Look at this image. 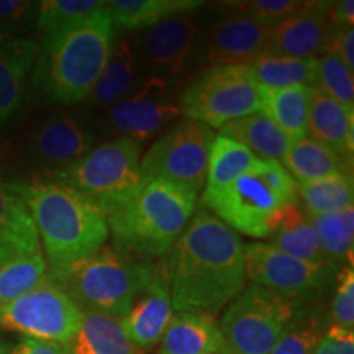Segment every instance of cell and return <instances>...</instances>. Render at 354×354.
<instances>
[{
	"label": "cell",
	"instance_id": "f546056e",
	"mask_svg": "<svg viewBox=\"0 0 354 354\" xmlns=\"http://www.w3.org/2000/svg\"><path fill=\"white\" fill-rule=\"evenodd\" d=\"M256 81L264 88L315 87L317 57H290L264 53L251 64Z\"/></svg>",
	"mask_w": 354,
	"mask_h": 354
},
{
	"label": "cell",
	"instance_id": "ba28073f",
	"mask_svg": "<svg viewBox=\"0 0 354 354\" xmlns=\"http://www.w3.org/2000/svg\"><path fill=\"white\" fill-rule=\"evenodd\" d=\"M305 300L250 286L233 299L218 323L228 354H271Z\"/></svg>",
	"mask_w": 354,
	"mask_h": 354
},
{
	"label": "cell",
	"instance_id": "e0dca14e",
	"mask_svg": "<svg viewBox=\"0 0 354 354\" xmlns=\"http://www.w3.org/2000/svg\"><path fill=\"white\" fill-rule=\"evenodd\" d=\"M330 2H317L269 28V53L290 57H318L326 50L331 25L326 17Z\"/></svg>",
	"mask_w": 354,
	"mask_h": 354
},
{
	"label": "cell",
	"instance_id": "603a6c76",
	"mask_svg": "<svg viewBox=\"0 0 354 354\" xmlns=\"http://www.w3.org/2000/svg\"><path fill=\"white\" fill-rule=\"evenodd\" d=\"M281 165L289 171L295 183H310L331 176L351 174L353 158L313 138H304L292 141Z\"/></svg>",
	"mask_w": 354,
	"mask_h": 354
},
{
	"label": "cell",
	"instance_id": "f35d334b",
	"mask_svg": "<svg viewBox=\"0 0 354 354\" xmlns=\"http://www.w3.org/2000/svg\"><path fill=\"white\" fill-rule=\"evenodd\" d=\"M330 323L346 330L354 328V272L351 266H346L338 277V287L331 302Z\"/></svg>",
	"mask_w": 354,
	"mask_h": 354
},
{
	"label": "cell",
	"instance_id": "277c9868",
	"mask_svg": "<svg viewBox=\"0 0 354 354\" xmlns=\"http://www.w3.org/2000/svg\"><path fill=\"white\" fill-rule=\"evenodd\" d=\"M197 196L166 180H140L125 201L107 212L113 246L141 259L162 258L183 234Z\"/></svg>",
	"mask_w": 354,
	"mask_h": 354
},
{
	"label": "cell",
	"instance_id": "74e56055",
	"mask_svg": "<svg viewBox=\"0 0 354 354\" xmlns=\"http://www.w3.org/2000/svg\"><path fill=\"white\" fill-rule=\"evenodd\" d=\"M312 0H251V2H232L230 7L241 15L254 20L256 24L271 28L279 21L307 12L315 6Z\"/></svg>",
	"mask_w": 354,
	"mask_h": 354
},
{
	"label": "cell",
	"instance_id": "7c38bea8",
	"mask_svg": "<svg viewBox=\"0 0 354 354\" xmlns=\"http://www.w3.org/2000/svg\"><path fill=\"white\" fill-rule=\"evenodd\" d=\"M179 95L176 81L159 76L145 77L120 102L109 107V127L123 138H151L180 117Z\"/></svg>",
	"mask_w": 354,
	"mask_h": 354
},
{
	"label": "cell",
	"instance_id": "83f0119b",
	"mask_svg": "<svg viewBox=\"0 0 354 354\" xmlns=\"http://www.w3.org/2000/svg\"><path fill=\"white\" fill-rule=\"evenodd\" d=\"M271 245L282 253L294 256V258L310 261V263L325 264L336 269L330 259L326 258L325 251L322 250L315 230L307 218V214L300 210L299 203L289 205L282 212L281 220L276 232L272 234Z\"/></svg>",
	"mask_w": 354,
	"mask_h": 354
},
{
	"label": "cell",
	"instance_id": "60d3db41",
	"mask_svg": "<svg viewBox=\"0 0 354 354\" xmlns=\"http://www.w3.org/2000/svg\"><path fill=\"white\" fill-rule=\"evenodd\" d=\"M325 53L338 56L349 69H354V30L353 26H331Z\"/></svg>",
	"mask_w": 354,
	"mask_h": 354
},
{
	"label": "cell",
	"instance_id": "d4e9b609",
	"mask_svg": "<svg viewBox=\"0 0 354 354\" xmlns=\"http://www.w3.org/2000/svg\"><path fill=\"white\" fill-rule=\"evenodd\" d=\"M218 135L238 141L261 159L274 161H281L292 143L286 133L263 110L225 123Z\"/></svg>",
	"mask_w": 354,
	"mask_h": 354
},
{
	"label": "cell",
	"instance_id": "836d02e7",
	"mask_svg": "<svg viewBox=\"0 0 354 354\" xmlns=\"http://www.w3.org/2000/svg\"><path fill=\"white\" fill-rule=\"evenodd\" d=\"M297 192L302 197L307 215L335 214L353 207V176L342 174L297 183Z\"/></svg>",
	"mask_w": 354,
	"mask_h": 354
},
{
	"label": "cell",
	"instance_id": "2e32d148",
	"mask_svg": "<svg viewBox=\"0 0 354 354\" xmlns=\"http://www.w3.org/2000/svg\"><path fill=\"white\" fill-rule=\"evenodd\" d=\"M172 313L174 310L166 263L161 261L154 266L151 281L140 292L127 315L120 318V323L133 346L143 351L154 348L161 342Z\"/></svg>",
	"mask_w": 354,
	"mask_h": 354
},
{
	"label": "cell",
	"instance_id": "cb8c5ba5",
	"mask_svg": "<svg viewBox=\"0 0 354 354\" xmlns=\"http://www.w3.org/2000/svg\"><path fill=\"white\" fill-rule=\"evenodd\" d=\"M69 354H141L122 328L120 317L82 310L79 331L68 344Z\"/></svg>",
	"mask_w": 354,
	"mask_h": 354
},
{
	"label": "cell",
	"instance_id": "9c48e42d",
	"mask_svg": "<svg viewBox=\"0 0 354 354\" xmlns=\"http://www.w3.org/2000/svg\"><path fill=\"white\" fill-rule=\"evenodd\" d=\"M180 115L210 128L263 110L261 86L251 66H212L179 95Z\"/></svg>",
	"mask_w": 354,
	"mask_h": 354
},
{
	"label": "cell",
	"instance_id": "8992f818",
	"mask_svg": "<svg viewBox=\"0 0 354 354\" xmlns=\"http://www.w3.org/2000/svg\"><path fill=\"white\" fill-rule=\"evenodd\" d=\"M154 266L149 259L128 254L115 246H104L91 259L53 282L81 310H94L122 318L151 281Z\"/></svg>",
	"mask_w": 354,
	"mask_h": 354
},
{
	"label": "cell",
	"instance_id": "8fae6325",
	"mask_svg": "<svg viewBox=\"0 0 354 354\" xmlns=\"http://www.w3.org/2000/svg\"><path fill=\"white\" fill-rule=\"evenodd\" d=\"M82 322V310L46 277L21 297L0 307V328L39 342L68 344Z\"/></svg>",
	"mask_w": 354,
	"mask_h": 354
},
{
	"label": "cell",
	"instance_id": "9a60e30c",
	"mask_svg": "<svg viewBox=\"0 0 354 354\" xmlns=\"http://www.w3.org/2000/svg\"><path fill=\"white\" fill-rule=\"evenodd\" d=\"M269 51V28L236 13L212 24L197 57L210 66H251Z\"/></svg>",
	"mask_w": 354,
	"mask_h": 354
},
{
	"label": "cell",
	"instance_id": "d6a6232c",
	"mask_svg": "<svg viewBox=\"0 0 354 354\" xmlns=\"http://www.w3.org/2000/svg\"><path fill=\"white\" fill-rule=\"evenodd\" d=\"M330 325V317L323 308L305 304L279 336L271 354H313Z\"/></svg>",
	"mask_w": 354,
	"mask_h": 354
},
{
	"label": "cell",
	"instance_id": "5b68a950",
	"mask_svg": "<svg viewBox=\"0 0 354 354\" xmlns=\"http://www.w3.org/2000/svg\"><path fill=\"white\" fill-rule=\"evenodd\" d=\"M299 201L297 183L274 159L258 165L218 192L202 194V209L209 210L234 233L268 238L276 232L282 212Z\"/></svg>",
	"mask_w": 354,
	"mask_h": 354
},
{
	"label": "cell",
	"instance_id": "6da1fadb",
	"mask_svg": "<svg viewBox=\"0 0 354 354\" xmlns=\"http://www.w3.org/2000/svg\"><path fill=\"white\" fill-rule=\"evenodd\" d=\"M174 312H218L245 290V245L209 210L198 209L166 254Z\"/></svg>",
	"mask_w": 354,
	"mask_h": 354
},
{
	"label": "cell",
	"instance_id": "7402d4cb",
	"mask_svg": "<svg viewBox=\"0 0 354 354\" xmlns=\"http://www.w3.org/2000/svg\"><path fill=\"white\" fill-rule=\"evenodd\" d=\"M308 135H312L313 140L353 158L354 110H349L331 99L320 87H312Z\"/></svg>",
	"mask_w": 354,
	"mask_h": 354
},
{
	"label": "cell",
	"instance_id": "52a82bcc",
	"mask_svg": "<svg viewBox=\"0 0 354 354\" xmlns=\"http://www.w3.org/2000/svg\"><path fill=\"white\" fill-rule=\"evenodd\" d=\"M141 145L130 138L105 141L63 169L53 171V183L68 185L110 212L140 184Z\"/></svg>",
	"mask_w": 354,
	"mask_h": 354
},
{
	"label": "cell",
	"instance_id": "30bf717a",
	"mask_svg": "<svg viewBox=\"0 0 354 354\" xmlns=\"http://www.w3.org/2000/svg\"><path fill=\"white\" fill-rule=\"evenodd\" d=\"M214 140L215 131L201 122H177L140 161V180H166L198 196L205 185Z\"/></svg>",
	"mask_w": 354,
	"mask_h": 354
},
{
	"label": "cell",
	"instance_id": "4316f807",
	"mask_svg": "<svg viewBox=\"0 0 354 354\" xmlns=\"http://www.w3.org/2000/svg\"><path fill=\"white\" fill-rule=\"evenodd\" d=\"M136 57L130 39L113 41L104 69L92 88L88 100L95 107H112L131 91L136 81Z\"/></svg>",
	"mask_w": 354,
	"mask_h": 354
},
{
	"label": "cell",
	"instance_id": "f6af8a7d",
	"mask_svg": "<svg viewBox=\"0 0 354 354\" xmlns=\"http://www.w3.org/2000/svg\"><path fill=\"white\" fill-rule=\"evenodd\" d=\"M0 354H12V349L3 342H0Z\"/></svg>",
	"mask_w": 354,
	"mask_h": 354
},
{
	"label": "cell",
	"instance_id": "e575fe53",
	"mask_svg": "<svg viewBox=\"0 0 354 354\" xmlns=\"http://www.w3.org/2000/svg\"><path fill=\"white\" fill-rule=\"evenodd\" d=\"M48 277L43 253L24 256L0 266V307L35 289Z\"/></svg>",
	"mask_w": 354,
	"mask_h": 354
},
{
	"label": "cell",
	"instance_id": "7a4b0ae2",
	"mask_svg": "<svg viewBox=\"0 0 354 354\" xmlns=\"http://www.w3.org/2000/svg\"><path fill=\"white\" fill-rule=\"evenodd\" d=\"M10 185L32 214L51 281L63 279L105 246L107 215L94 201L53 180Z\"/></svg>",
	"mask_w": 354,
	"mask_h": 354
},
{
	"label": "cell",
	"instance_id": "3957f363",
	"mask_svg": "<svg viewBox=\"0 0 354 354\" xmlns=\"http://www.w3.org/2000/svg\"><path fill=\"white\" fill-rule=\"evenodd\" d=\"M107 10L44 33L33 82L46 99L71 105L88 99L113 44Z\"/></svg>",
	"mask_w": 354,
	"mask_h": 354
},
{
	"label": "cell",
	"instance_id": "d6986e66",
	"mask_svg": "<svg viewBox=\"0 0 354 354\" xmlns=\"http://www.w3.org/2000/svg\"><path fill=\"white\" fill-rule=\"evenodd\" d=\"M159 354H228L214 313L174 312Z\"/></svg>",
	"mask_w": 354,
	"mask_h": 354
},
{
	"label": "cell",
	"instance_id": "f1b7e54d",
	"mask_svg": "<svg viewBox=\"0 0 354 354\" xmlns=\"http://www.w3.org/2000/svg\"><path fill=\"white\" fill-rule=\"evenodd\" d=\"M263 112L286 133L290 141H299L308 136V110L312 99V87L264 88Z\"/></svg>",
	"mask_w": 354,
	"mask_h": 354
},
{
	"label": "cell",
	"instance_id": "4fadbf2b",
	"mask_svg": "<svg viewBox=\"0 0 354 354\" xmlns=\"http://www.w3.org/2000/svg\"><path fill=\"white\" fill-rule=\"evenodd\" d=\"M246 279L254 286L307 302L331 284L335 269L282 253L271 243L245 245Z\"/></svg>",
	"mask_w": 354,
	"mask_h": 354
},
{
	"label": "cell",
	"instance_id": "ee69618b",
	"mask_svg": "<svg viewBox=\"0 0 354 354\" xmlns=\"http://www.w3.org/2000/svg\"><path fill=\"white\" fill-rule=\"evenodd\" d=\"M326 17L331 26H353L354 25V2L342 0V2H330Z\"/></svg>",
	"mask_w": 354,
	"mask_h": 354
},
{
	"label": "cell",
	"instance_id": "ab89813d",
	"mask_svg": "<svg viewBox=\"0 0 354 354\" xmlns=\"http://www.w3.org/2000/svg\"><path fill=\"white\" fill-rule=\"evenodd\" d=\"M313 354H354V331L330 325Z\"/></svg>",
	"mask_w": 354,
	"mask_h": 354
},
{
	"label": "cell",
	"instance_id": "ac0fdd59",
	"mask_svg": "<svg viewBox=\"0 0 354 354\" xmlns=\"http://www.w3.org/2000/svg\"><path fill=\"white\" fill-rule=\"evenodd\" d=\"M94 145V135L77 118L59 115L46 120L35 131L30 140V151L43 165L63 169L86 156Z\"/></svg>",
	"mask_w": 354,
	"mask_h": 354
},
{
	"label": "cell",
	"instance_id": "484cf974",
	"mask_svg": "<svg viewBox=\"0 0 354 354\" xmlns=\"http://www.w3.org/2000/svg\"><path fill=\"white\" fill-rule=\"evenodd\" d=\"M201 0H112L105 2L113 28L145 30L176 15L196 12L202 7Z\"/></svg>",
	"mask_w": 354,
	"mask_h": 354
},
{
	"label": "cell",
	"instance_id": "8d00e7d4",
	"mask_svg": "<svg viewBox=\"0 0 354 354\" xmlns=\"http://www.w3.org/2000/svg\"><path fill=\"white\" fill-rule=\"evenodd\" d=\"M105 8L99 0H44L38 3L37 25L43 33L91 17Z\"/></svg>",
	"mask_w": 354,
	"mask_h": 354
},
{
	"label": "cell",
	"instance_id": "4dcf8cb0",
	"mask_svg": "<svg viewBox=\"0 0 354 354\" xmlns=\"http://www.w3.org/2000/svg\"><path fill=\"white\" fill-rule=\"evenodd\" d=\"M259 159L238 141L223 135H215L209 154L203 194H214L227 187L236 177L258 165Z\"/></svg>",
	"mask_w": 354,
	"mask_h": 354
},
{
	"label": "cell",
	"instance_id": "7bdbcfd3",
	"mask_svg": "<svg viewBox=\"0 0 354 354\" xmlns=\"http://www.w3.org/2000/svg\"><path fill=\"white\" fill-rule=\"evenodd\" d=\"M12 354H69L63 344L24 338L12 349Z\"/></svg>",
	"mask_w": 354,
	"mask_h": 354
},
{
	"label": "cell",
	"instance_id": "ffe728a7",
	"mask_svg": "<svg viewBox=\"0 0 354 354\" xmlns=\"http://www.w3.org/2000/svg\"><path fill=\"white\" fill-rule=\"evenodd\" d=\"M38 51L32 39L0 35V125L19 110Z\"/></svg>",
	"mask_w": 354,
	"mask_h": 354
},
{
	"label": "cell",
	"instance_id": "44dd1931",
	"mask_svg": "<svg viewBox=\"0 0 354 354\" xmlns=\"http://www.w3.org/2000/svg\"><path fill=\"white\" fill-rule=\"evenodd\" d=\"M39 253L38 232L28 207L10 183L0 180V266Z\"/></svg>",
	"mask_w": 354,
	"mask_h": 354
},
{
	"label": "cell",
	"instance_id": "b9f144b4",
	"mask_svg": "<svg viewBox=\"0 0 354 354\" xmlns=\"http://www.w3.org/2000/svg\"><path fill=\"white\" fill-rule=\"evenodd\" d=\"M37 3L20 0H0V35H13L12 32L28 19Z\"/></svg>",
	"mask_w": 354,
	"mask_h": 354
},
{
	"label": "cell",
	"instance_id": "5bb4252c",
	"mask_svg": "<svg viewBox=\"0 0 354 354\" xmlns=\"http://www.w3.org/2000/svg\"><path fill=\"white\" fill-rule=\"evenodd\" d=\"M136 63L149 76L176 81L190 68L198 53V24L192 13L171 19L141 30L131 44Z\"/></svg>",
	"mask_w": 354,
	"mask_h": 354
},
{
	"label": "cell",
	"instance_id": "1f68e13d",
	"mask_svg": "<svg viewBox=\"0 0 354 354\" xmlns=\"http://www.w3.org/2000/svg\"><path fill=\"white\" fill-rule=\"evenodd\" d=\"M315 230L322 250L325 251L330 263L338 268L353 263L354 246V205L342 212L323 215H307Z\"/></svg>",
	"mask_w": 354,
	"mask_h": 354
},
{
	"label": "cell",
	"instance_id": "d590c367",
	"mask_svg": "<svg viewBox=\"0 0 354 354\" xmlns=\"http://www.w3.org/2000/svg\"><path fill=\"white\" fill-rule=\"evenodd\" d=\"M326 95L354 110V81L353 71L331 53H323L317 57V86Z\"/></svg>",
	"mask_w": 354,
	"mask_h": 354
}]
</instances>
